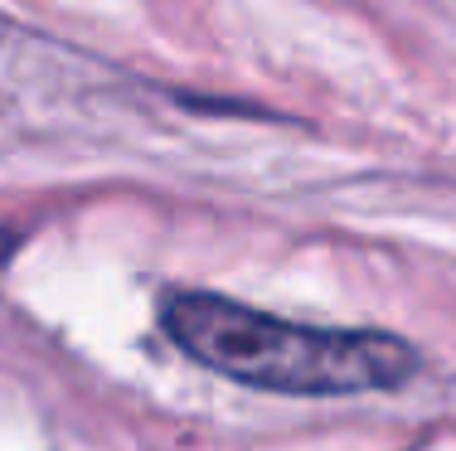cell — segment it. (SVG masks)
<instances>
[{
  "instance_id": "cell-1",
  "label": "cell",
  "mask_w": 456,
  "mask_h": 451,
  "mask_svg": "<svg viewBox=\"0 0 456 451\" xmlns=\"http://www.w3.org/2000/svg\"><path fill=\"white\" fill-rule=\"evenodd\" d=\"M166 330L204 369L263 393H287V399L384 393L418 374V350L388 330L301 326L214 292L170 296Z\"/></svg>"
}]
</instances>
